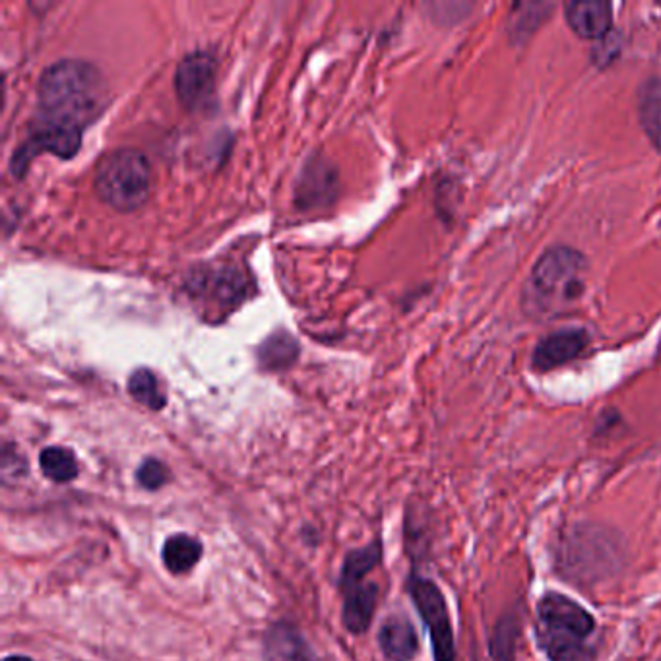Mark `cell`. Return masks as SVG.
Masks as SVG:
<instances>
[{
    "instance_id": "obj_21",
    "label": "cell",
    "mask_w": 661,
    "mask_h": 661,
    "mask_svg": "<svg viewBox=\"0 0 661 661\" xmlns=\"http://www.w3.org/2000/svg\"><path fill=\"white\" fill-rule=\"evenodd\" d=\"M4 661H34L32 658H25V656H9L4 658Z\"/></svg>"
},
{
    "instance_id": "obj_16",
    "label": "cell",
    "mask_w": 661,
    "mask_h": 661,
    "mask_svg": "<svg viewBox=\"0 0 661 661\" xmlns=\"http://www.w3.org/2000/svg\"><path fill=\"white\" fill-rule=\"evenodd\" d=\"M128 394L138 402V404L146 405L154 412L164 410L167 404L166 392L161 382L157 379L154 372L149 369H136V371L128 377Z\"/></svg>"
},
{
    "instance_id": "obj_13",
    "label": "cell",
    "mask_w": 661,
    "mask_h": 661,
    "mask_svg": "<svg viewBox=\"0 0 661 661\" xmlns=\"http://www.w3.org/2000/svg\"><path fill=\"white\" fill-rule=\"evenodd\" d=\"M638 115L653 148L661 152V78H650L638 93Z\"/></svg>"
},
{
    "instance_id": "obj_9",
    "label": "cell",
    "mask_w": 661,
    "mask_h": 661,
    "mask_svg": "<svg viewBox=\"0 0 661 661\" xmlns=\"http://www.w3.org/2000/svg\"><path fill=\"white\" fill-rule=\"evenodd\" d=\"M567 22L582 40H602L613 25V7L604 0H576L564 7Z\"/></svg>"
},
{
    "instance_id": "obj_19",
    "label": "cell",
    "mask_w": 661,
    "mask_h": 661,
    "mask_svg": "<svg viewBox=\"0 0 661 661\" xmlns=\"http://www.w3.org/2000/svg\"><path fill=\"white\" fill-rule=\"evenodd\" d=\"M295 356H298V346L285 334L268 339L262 348V361L268 367H285L295 359Z\"/></svg>"
},
{
    "instance_id": "obj_8",
    "label": "cell",
    "mask_w": 661,
    "mask_h": 661,
    "mask_svg": "<svg viewBox=\"0 0 661 661\" xmlns=\"http://www.w3.org/2000/svg\"><path fill=\"white\" fill-rule=\"evenodd\" d=\"M590 338L580 328H567L549 334L539 341L534 351V367L538 371H551L564 363H571L587 348Z\"/></svg>"
},
{
    "instance_id": "obj_17",
    "label": "cell",
    "mask_w": 661,
    "mask_h": 661,
    "mask_svg": "<svg viewBox=\"0 0 661 661\" xmlns=\"http://www.w3.org/2000/svg\"><path fill=\"white\" fill-rule=\"evenodd\" d=\"M40 468L43 475L55 483H68L78 478L75 452L65 447H49L42 450Z\"/></svg>"
},
{
    "instance_id": "obj_2",
    "label": "cell",
    "mask_w": 661,
    "mask_h": 661,
    "mask_svg": "<svg viewBox=\"0 0 661 661\" xmlns=\"http://www.w3.org/2000/svg\"><path fill=\"white\" fill-rule=\"evenodd\" d=\"M594 632L595 619L579 602L559 592L539 600L536 638L549 661H594Z\"/></svg>"
},
{
    "instance_id": "obj_5",
    "label": "cell",
    "mask_w": 661,
    "mask_h": 661,
    "mask_svg": "<svg viewBox=\"0 0 661 661\" xmlns=\"http://www.w3.org/2000/svg\"><path fill=\"white\" fill-rule=\"evenodd\" d=\"M410 594L417 612L422 615L425 627L429 630L435 661H455V632H452V620L448 615L447 600L442 592L438 590L435 582L422 576H412Z\"/></svg>"
},
{
    "instance_id": "obj_4",
    "label": "cell",
    "mask_w": 661,
    "mask_h": 661,
    "mask_svg": "<svg viewBox=\"0 0 661 661\" xmlns=\"http://www.w3.org/2000/svg\"><path fill=\"white\" fill-rule=\"evenodd\" d=\"M586 272V257L576 248H549L531 272L536 299L544 306L569 305L582 298Z\"/></svg>"
},
{
    "instance_id": "obj_3",
    "label": "cell",
    "mask_w": 661,
    "mask_h": 661,
    "mask_svg": "<svg viewBox=\"0 0 661 661\" xmlns=\"http://www.w3.org/2000/svg\"><path fill=\"white\" fill-rule=\"evenodd\" d=\"M93 187L105 204L119 212H134L152 192V166L141 149L116 148L101 156Z\"/></svg>"
},
{
    "instance_id": "obj_18",
    "label": "cell",
    "mask_w": 661,
    "mask_h": 661,
    "mask_svg": "<svg viewBox=\"0 0 661 661\" xmlns=\"http://www.w3.org/2000/svg\"><path fill=\"white\" fill-rule=\"evenodd\" d=\"M516 640H518V623L511 615L503 617L493 630V638H491V646H489L493 660L514 661Z\"/></svg>"
},
{
    "instance_id": "obj_10",
    "label": "cell",
    "mask_w": 661,
    "mask_h": 661,
    "mask_svg": "<svg viewBox=\"0 0 661 661\" xmlns=\"http://www.w3.org/2000/svg\"><path fill=\"white\" fill-rule=\"evenodd\" d=\"M379 645L389 661H412L419 650L414 625L402 615H394L382 625Z\"/></svg>"
},
{
    "instance_id": "obj_20",
    "label": "cell",
    "mask_w": 661,
    "mask_h": 661,
    "mask_svg": "<svg viewBox=\"0 0 661 661\" xmlns=\"http://www.w3.org/2000/svg\"><path fill=\"white\" fill-rule=\"evenodd\" d=\"M136 480H138L142 488L148 489V491H157L169 481V470H167L166 463L159 462L156 458H148V460L142 462L141 468L136 471Z\"/></svg>"
},
{
    "instance_id": "obj_6",
    "label": "cell",
    "mask_w": 661,
    "mask_h": 661,
    "mask_svg": "<svg viewBox=\"0 0 661 661\" xmlns=\"http://www.w3.org/2000/svg\"><path fill=\"white\" fill-rule=\"evenodd\" d=\"M217 63L206 51H192L175 72V91L184 109L200 111L214 98Z\"/></svg>"
},
{
    "instance_id": "obj_15",
    "label": "cell",
    "mask_w": 661,
    "mask_h": 661,
    "mask_svg": "<svg viewBox=\"0 0 661 661\" xmlns=\"http://www.w3.org/2000/svg\"><path fill=\"white\" fill-rule=\"evenodd\" d=\"M381 541H374L371 546L356 549V551L346 554V561H344V567H341V579H339V584L344 587V592L363 584L365 576L381 562Z\"/></svg>"
},
{
    "instance_id": "obj_11",
    "label": "cell",
    "mask_w": 661,
    "mask_h": 661,
    "mask_svg": "<svg viewBox=\"0 0 661 661\" xmlns=\"http://www.w3.org/2000/svg\"><path fill=\"white\" fill-rule=\"evenodd\" d=\"M377 595L379 587L374 584H359V586L346 590V602H344V612L341 620L354 635H363L367 628L371 627L372 613L377 605Z\"/></svg>"
},
{
    "instance_id": "obj_7",
    "label": "cell",
    "mask_w": 661,
    "mask_h": 661,
    "mask_svg": "<svg viewBox=\"0 0 661 661\" xmlns=\"http://www.w3.org/2000/svg\"><path fill=\"white\" fill-rule=\"evenodd\" d=\"M80 146H82V131L70 128V126L42 123L24 148L14 154V164L22 161L20 171H24L30 157H34L37 152H49L63 159H70L80 149Z\"/></svg>"
},
{
    "instance_id": "obj_1",
    "label": "cell",
    "mask_w": 661,
    "mask_h": 661,
    "mask_svg": "<svg viewBox=\"0 0 661 661\" xmlns=\"http://www.w3.org/2000/svg\"><path fill=\"white\" fill-rule=\"evenodd\" d=\"M108 101L105 76L88 60H58L43 70L37 83L43 123L82 131L103 113Z\"/></svg>"
},
{
    "instance_id": "obj_12",
    "label": "cell",
    "mask_w": 661,
    "mask_h": 661,
    "mask_svg": "<svg viewBox=\"0 0 661 661\" xmlns=\"http://www.w3.org/2000/svg\"><path fill=\"white\" fill-rule=\"evenodd\" d=\"M266 661H313L305 640L288 625H276L268 632L265 646Z\"/></svg>"
},
{
    "instance_id": "obj_14",
    "label": "cell",
    "mask_w": 661,
    "mask_h": 661,
    "mask_svg": "<svg viewBox=\"0 0 661 661\" xmlns=\"http://www.w3.org/2000/svg\"><path fill=\"white\" fill-rule=\"evenodd\" d=\"M161 559L167 571L173 574L191 572L202 559V544L187 534H175L164 544Z\"/></svg>"
}]
</instances>
